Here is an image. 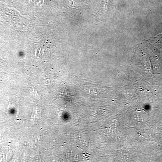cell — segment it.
I'll return each instance as SVG.
<instances>
[{
    "label": "cell",
    "mask_w": 162,
    "mask_h": 162,
    "mask_svg": "<svg viewBox=\"0 0 162 162\" xmlns=\"http://www.w3.org/2000/svg\"><path fill=\"white\" fill-rule=\"evenodd\" d=\"M109 1L110 0H104V11L106 12L108 11V7L109 5Z\"/></svg>",
    "instance_id": "1"
}]
</instances>
